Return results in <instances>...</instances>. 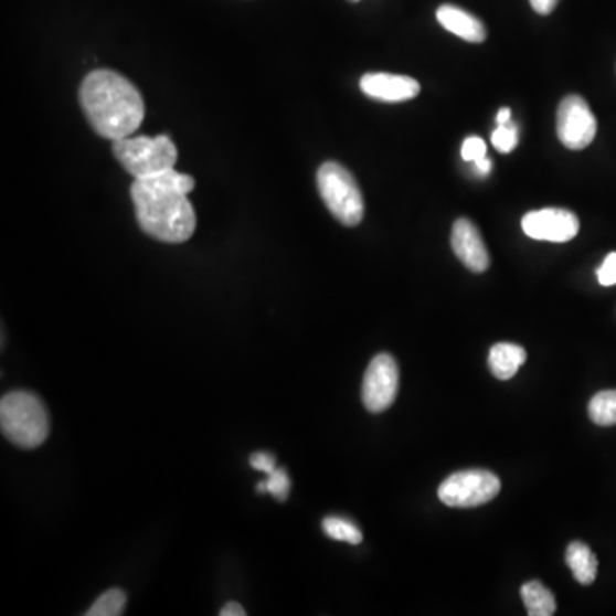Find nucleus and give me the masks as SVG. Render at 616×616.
Listing matches in <instances>:
<instances>
[{
  "mask_svg": "<svg viewBox=\"0 0 616 616\" xmlns=\"http://www.w3.org/2000/svg\"><path fill=\"white\" fill-rule=\"evenodd\" d=\"M317 189L332 216L344 226H357L365 216V201L353 173L336 161L320 164Z\"/></svg>",
  "mask_w": 616,
  "mask_h": 616,
  "instance_id": "nucleus-4",
  "label": "nucleus"
},
{
  "mask_svg": "<svg viewBox=\"0 0 616 616\" xmlns=\"http://www.w3.org/2000/svg\"><path fill=\"white\" fill-rule=\"evenodd\" d=\"M251 466L252 468L257 469V471L266 472V475H269V472H273L274 469L278 468L274 456H270V454L267 453L252 454Z\"/></svg>",
  "mask_w": 616,
  "mask_h": 616,
  "instance_id": "nucleus-23",
  "label": "nucleus"
},
{
  "mask_svg": "<svg viewBox=\"0 0 616 616\" xmlns=\"http://www.w3.org/2000/svg\"><path fill=\"white\" fill-rule=\"evenodd\" d=\"M502 484L499 476L485 469L457 471L442 481L438 487V499L447 507L469 509L485 506L499 495Z\"/></svg>",
  "mask_w": 616,
  "mask_h": 616,
  "instance_id": "nucleus-6",
  "label": "nucleus"
},
{
  "mask_svg": "<svg viewBox=\"0 0 616 616\" xmlns=\"http://www.w3.org/2000/svg\"><path fill=\"white\" fill-rule=\"evenodd\" d=\"M360 88L370 98L384 103H401L413 99L422 92L418 81L397 74L369 73L360 81Z\"/></svg>",
  "mask_w": 616,
  "mask_h": 616,
  "instance_id": "nucleus-11",
  "label": "nucleus"
},
{
  "mask_svg": "<svg viewBox=\"0 0 616 616\" xmlns=\"http://www.w3.org/2000/svg\"><path fill=\"white\" fill-rule=\"evenodd\" d=\"M353 2H358V0H353Z\"/></svg>",
  "mask_w": 616,
  "mask_h": 616,
  "instance_id": "nucleus-28",
  "label": "nucleus"
},
{
  "mask_svg": "<svg viewBox=\"0 0 616 616\" xmlns=\"http://www.w3.org/2000/svg\"><path fill=\"white\" fill-rule=\"evenodd\" d=\"M400 369L391 354H376L363 376L362 400L370 413H382L396 401Z\"/></svg>",
  "mask_w": 616,
  "mask_h": 616,
  "instance_id": "nucleus-8",
  "label": "nucleus"
},
{
  "mask_svg": "<svg viewBox=\"0 0 616 616\" xmlns=\"http://www.w3.org/2000/svg\"><path fill=\"white\" fill-rule=\"evenodd\" d=\"M220 615L221 616H245L247 615V613H245L244 606L238 605V603L232 602V603H226V605L223 606V609H221Z\"/></svg>",
  "mask_w": 616,
  "mask_h": 616,
  "instance_id": "nucleus-25",
  "label": "nucleus"
},
{
  "mask_svg": "<svg viewBox=\"0 0 616 616\" xmlns=\"http://www.w3.org/2000/svg\"><path fill=\"white\" fill-rule=\"evenodd\" d=\"M510 123V108H500L499 115H497V124L502 126V124Z\"/></svg>",
  "mask_w": 616,
  "mask_h": 616,
  "instance_id": "nucleus-27",
  "label": "nucleus"
},
{
  "mask_svg": "<svg viewBox=\"0 0 616 616\" xmlns=\"http://www.w3.org/2000/svg\"><path fill=\"white\" fill-rule=\"evenodd\" d=\"M597 282L603 286L616 285V252L606 255L602 267L597 269Z\"/></svg>",
  "mask_w": 616,
  "mask_h": 616,
  "instance_id": "nucleus-22",
  "label": "nucleus"
},
{
  "mask_svg": "<svg viewBox=\"0 0 616 616\" xmlns=\"http://www.w3.org/2000/svg\"><path fill=\"white\" fill-rule=\"evenodd\" d=\"M0 428L21 449H36L49 437V411L33 392H9L0 401Z\"/></svg>",
  "mask_w": 616,
  "mask_h": 616,
  "instance_id": "nucleus-3",
  "label": "nucleus"
},
{
  "mask_svg": "<svg viewBox=\"0 0 616 616\" xmlns=\"http://www.w3.org/2000/svg\"><path fill=\"white\" fill-rule=\"evenodd\" d=\"M525 358L528 354L519 344L499 342L491 347L490 354H488V367L497 379L509 381L524 365Z\"/></svg>",
  "mask_w": 616,
  "mask_h": 616,
  "instance_id": "nucleus-13",
  "label": "nucleus"
},
{
  "mask_svg": "<svg viewBox=\"0 0 616 616\" xmlns=\"http://www.w3.org/2000/svg\"><path fill=\"white\" fill-rule=\"evenodd\" d=\"M450 245L457 259L472 273H485L490 267V254L478 226L466 217L454 223Z\"/></svg>",
  "mask_w": 616,
  "mask_h": 616,
  "instance_id": "nucleus-10",
  "label": "nucleus"
},
{
  "mask_svg": "<svg viewBox=\"0 0 616 616\" xmlns=\"http://www.w3.org/2000/svg\"><path fill=\"white\" fill-rule=\"evenodd\" d=\"M266 476V481H261L257 491L259 493H270L278 502H285L288 499L289 488H291L288 472L285 469L276 468Z\"/></svg>",
  "mask_w": 616,
  "mask_h": 616,
  "instance_id": "nucleus-19",
  "label": "nucleus"
},
{
  "mask_svg": "<svg viewBox=\"0 0 616 616\" xmlns=\"http://www.w3.org/2000/svg\"><path fill=\"white\" fill-rule=\"evenodd\" d=\"M460 157L468 163H476V161L487 158V142L478 136L466 137L460 149Z\"/></svg>",
  "mask_w": 616,
  "mask_h": 616,
  "instance_id": "nucleus-21",
  "label": "nucleus"
},
{
  "mask_svg": "<svg viewBox=\"0 0 616 616\" xmlns=\"http://www.w3.org/2000/svg\"><path fill=\"white\" fill-rule=\"evenodd\" d=\"M518 142L519 130L518 126H513V124H502L491 134V145H493V148L497 151L506 152V155L518 148Z\"/></svg>",
  "mask_w": 616,
  "mask_h": 616,
  "instance_id": "nucleus-20",
  "label": "nucleus"
},
{
  "mask_svg": "<svg viewBox=\"0 0 616 616\" xmlns=\"http://www.w3.org/2000/svg\"><path fill=\"white\" fill-rule=\"evenodd\" d=\"M565 562L582 586H591L596 581L597 559L587 544L581 543V541L569 544Z\"/></svg>",
  "mask_w": 616,
  "mask_h": 616,
  "instance_id": "nucleus-14",
  "label": "nucleus"
},
{
  "mask_svg": "<svg viewBox=\"0 0 616 616\" xmlns=\"http://www.w3.org/2000/svg\"><path fill=\"white\" fill-rule=\"evenodd\" d=\"M194 187V179L179 173L176 168L160 176L134 180L130 198L142 232L164 244H182L191 238L198 220L187 195Z\"/></svg>",
  "mask_w": 616,
  "mask_h": 616,
  "instance_id": "nucleus-1",
  "label": "nucleus"
},
{
  "mask_svg": "<svg viewBox=\"0 0 616 616\" xmlns=\"http://www.w3.org/2000/svg\"><path fill=\"white\" fill-rule=\"evenodd\" d=\"M127 596L123 590H110L93 603L86 612L88 616H120L126 609Z\"/></svg>",
  "mask_w": 616,
  "mask_h": 616,
  "instance_id": "nucleus-18",
  "label": "nucleus"
},
{
  "mask_svg": "<svg viewBox=\"0 0 616 616\" xmlns=\"http://www.w3.org/2000/svg\"><path fill=\"white\" fill-rule=\"evenodd\" d=\"M114 155L134 179L160 176L177 163V148L168 136L117 139L114 141Z\"/></svg>",
  "mask_w": 616,
  "mask_h": 616,
  "instance_id": "nucleus-5",
  "label": "nucleus"
},
{
  "mask_svg": "<svg viewBox=\"0 0 616 616\" xmlns=\"http://www.w3.org/2000/svg\"><path fill=\"white\" fill-rule=\"evenodd\" d=\"M522 232L533 240L565 244L575 238L581 229L578 217L572 211L560 208L531 211L522 217Z\"/></svg>",
  "mask_w": 616,
  "mask_h": 616,
  "instance_id": "nucleus-9",
  "label": "nucleus"
},
{
  "mask_svg": "<svg viewBox=\"0 0 616 616\" xmlns=\"http://www.w3.org/2000/svg\"><path fill=\"white\" fill-rule=\"evenodd\" d=\"M323 533L336 541H344V543L360 544L363 541V534L353 522L342 518H326L322 522Z\"/></svg>",
  "mask_w": 616,
  "mask_h": 616,
  "instance_id": "nucleus-17",
  "label": "nucleus"
},
{
  "mask_svg": "<svg viewBox=\"0 0 616 616\" xmlns=\"http://www.w3.org/2000/svg\"><path fill=\"white\" fill-rule=\"evenodd\" d=\"M591 422L599 426L616 425V389L597 392L587 406Z\"/></svg>",
  "mask_w": 616,
  "mask_h": 616,
  "instance_id": "nucleus-16",
  "label": "nucleus"
},
{
  "mask_svg": "<svg viewBox=\"0 0 616 616\" xmlns=\"http://www.w3.org/2000/svg\"><path fill=\"white\" fill-rule=\"evenodd\" d=\"M472 164H475L476 176H479L481 177V179H485V177L490 176L491 164L493 163H491L490 158L487 157L484 158V160L476 161V163Z\"/></svg>",
  "mask_w": 616,
  "mask_h": 616,
  "instance_id": "nucleus-26",
  "label": "nucleus"
},
{
  "mask_svg": "<svg viewBox=\"0 0 616 616\" xmlns=\"http://www.w3.org/2000/svg\"><path fill=\"white\" fill-rule=\"evenodd\" d=\"M437 21L442 28L456 34L469 43H481L487 40V28L476 15L453 4H444L437 9Z\"/></svg>",
  "mask_w": 616,
  "mask_h": 616,
  "instance_id": "nucleus-12",
  "label": "nucleus"
},
{
  "mask_svg": "<svg viewBox=\"0 0 616 616\" xmlns=\"http://www.w3.org/2000/svg\"><path fill=\"white\" fill-rule=\"evenodd\" d=\"M596 132V117L586 99L578 95L565 96L560 102L556 114V134L560 142L572 151H581L594 141Z\"/></svg>",
  "mask_w": 616,
  "mask_h": 616,
  "instance_id": "nucleus-7",
  "label": "nucleus"
},
{
  "mask_svg": "<svg viewBox=\"0 0 616 616\" xmlns=\"http://www.w3.org/2000/svg\"><path fill=\"white\" fill-rule=\"evenodd\" d=\"M531 8L541 15L552 14L559 6L560 0H529Z\"/></svg>",
  "mask_w": 616,
  "mask_h": 616,
  "instance_id": "nucleus-24",
  "label": "nucleus"
},
{
  "mask_svg": "<svg viewBox=\"0 0 616 616\" xmlns=\"http://www.w3.org/2000/svg\"><path fill=\"white\" fill-rule=\"evenodd\" d=\"M521 597L529 616H552L556 612L555 596L541 582H525Z\"/></svg>",
  "mask_w": 616,
  "mask_h": 616,
  "instance_id": "nucleus-15",
  "label": "nucleus"
},
{
  "mask_svg": "<svg viewBox=\"0 0 616 616\" xmlns=\"http://www.w3.org/2000/svg\"><path fill=\"white\" fill-rule=\"evenodd\" d=\"M79 102L95 132L111 141L132 136L145 120V99L139 89L123 74L108 68L84 77Z\"/></svg>",
  "mask_w": 616,
  "mask_h": 616,
  "instance_id": "nucleus-2",
  "label": "nucleus"
}]
</instances>
